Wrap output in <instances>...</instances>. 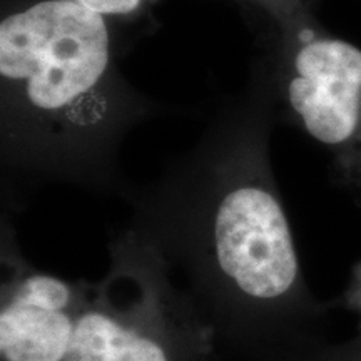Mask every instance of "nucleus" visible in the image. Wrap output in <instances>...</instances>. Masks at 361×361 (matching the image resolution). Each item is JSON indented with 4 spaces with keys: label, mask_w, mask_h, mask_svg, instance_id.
I'll use <instances>...</instances> for the list:
<instances>
[{
    "label": "nucleus",
    "mask_w": 361,
    "mask_h": 361,
    "mask_svg": "<svg viewBox=\"0 0 361 361\" xmlns=\"http://www.w3.org/2000/svg\"><path fill=\"white\" fill-rule=\"evenodd\" d=\"M130 228L180 273L221 358L291 361L305 295L259 121L209 135L135 200Z\"/></svg>",
    "instance_id": "1"
},
{
    "label": "nucleus",
    "mask_w": 361,
    "mask_h": 361,
    "mask_svg": "<svg viewBox=\"0 0 361 361\" xmlns=\"http://www.w3.org/2000/svg\"><path fill=\"white\" fill-rule=\"evenodd\" d=\"M2 161L22 174L112 188L134 107L106 17L37 0L0 22Z\"/></svg>",
    "instance_id": "2"
},
{
    "label": "nucleus",
    "mask_w": 361,
    "mask_h": 361,
    "mask_svg": "<svg viewBox=\"0 0 361 361\" xmlns=\"http://www.w3.org/2000/svg\"><path fill=\"white\" fill-rule=\"evenodd\" d=\"M66 361H221L213 328L134 228L109 243V269L75 328Z\"/></svg>",
    "instance_id": "3"
},
{
    "label": "nucleus",
    "mask_w": 361,
    "mask_h": 361,
    "mask_svg": "<svg viewBox=\"0 0 361 361\" xmlns=\"http://www.w3.org/2000/svg\"><path fill=\"white\" fill-rule=\"evenodd\" d=\"M283 96L298 123L361 173V49L296 27L284 54Z\"/></svg>",
    "instance_id": "4"
},
{
    "label": "nucleus",
    "mask_w": 361,
    "mask_h": 361,
    "mask_svg": "<svg viewBox=\"0 0 361 361\" xmlns=\"http://www.w3.org/2000/svg\"><path fill=\"white\" fill-rule=\"evenodd\" d=\"M0 261V361H66L94 281L61 278L30 264L6 218Z\"/></svg>",
    "instance_id": "5"
},
{
    "label": "nucleus",
    "mask_w": 361,
    "mask_h": 361,
    "mask_svg": "<svg viewBox=\"0 0 361 361\" xmlns=\"http://www.w3.org/2000/svg\"><path fill=\"white\" fill-rule=\"evenodd\" d=\"M78 2L99 12L104 17L111 16V13L134 12L141 6V0H78Z\"/></svg>",
    "instance_id": "6"
},
{
    "label": "nucleus",
    "mask_w": 361,
    "mask_h": 361,
    "mask_svg": "<svg viewBox=\"0 0 361 361\" xmlns=\"http://www.w3.org/2000/svg\"><path fill=\"white\" fill-rule=\"evenodd\" d=\"M258 2H263L268 7H274V11H288V7L295 6L296 0H258Z\"/></svg>",
    "instance_id": "7"
}]
</instances>
